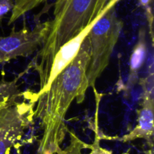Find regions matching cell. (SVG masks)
<instances>
[{"mask_svg":"<svg viewBox=\"0 0 154 154\" xmlns=\"http://www.w3.org/2000/svg\"><path fill=\"white\" fill-rule=\"evenodd\" d=\"M17 82V79L12 81H6L5 79L0 81V103L23 95L20 91Z\"/></svg>","mask_w":154,"mask_h":154,"instance_id":"9c48e42d","label":"cell"},{"mask_svg":"<svg viewBox=\"0 0 154 154\" xmlns=\"http://www.w3.org/2000/svg\"><path fill=\"white\" fill-rule=\"evenodd\" d=\"M23 95L0 103V154H7L33 123L36 93L26 91L20 102Z\"/></svg>","mask_w":154,"mask_h":154,"instance_id":"277c9868","label":"cell"},{"mask_svg":"<svg viewBox=\"0 0 154 154\" xmlns=\"http://www.w3.org/2000/svg\"><path fill=\"white\" fill-rule=\"evenodd\" d=\"M99 19L93 21L92 24L87 26L84 30H82L79 34H78L73 39L66 42L63 46H61V48L59 49V51H57V53L55 54L54 59H53L51 70H50L49 75H48V82H47L46 85L44 87V88L37 92L36 95H40L41 94L44 93L47 90H48L51 82L54 81V79L73 60V59L78 54L81 45L88 35L90 30Z\"/></svg>","mask_w":154,"mask_h":154,"instance_id":"52a82bcc","label":"cell"},{"mask_svg":"<svg viewBox=\"0 0 154 154\" xmlns=\"http://www.w3.org/2000/svg\"><path fill=\"white\" fill-rule=\"evenodd\" d=\"M90 42L85 38L76 57L56 77L48 90L37 95L34 118L40 119L43 135L38 154H63L61 148L69 128L66 117L86 76Z\"/></svg>","mask_w":154,"mask_h":154,"instance_id":"6da1fadb","label":"cell"},{"mask_svg":"<svg viewBox=\"0 0 154 154\" xmlns=\"http://www.w3.org/2000/svg\"><path fill=\"white\" fill-rule=\"evenodd\" d=\"M123 27V21L118 18L114 6L97 21L89 32L90 59L85 79L76 98L78 104L84 101L89 87L96 89V80L108 66Z\"/></svg>","mask_w":154,"mask_h":154,"instance_id":"3957f363","label":"cell"},{"mask_svg":"<svg viewBox=\"0 0 154 154\" xmlns=\"http://www.w3.org/2000/svg\"><path fill=\"white\" fill-rule=\"evenodd\" d=\"M14 7L12 0H0V18L8 13Z\"/></svg>","mask_w":154,"mask_h":154,"instance_id":"7c38bea8","label":"cell"},{"mask_svg":"<svg viewBox=\"0 0 154 154\" xmlns=\"http://www.w3.org/2000/svg\"><path fill=\"white\" fill-rule=\"evenodd\" d=\"M50 21L39 23L34 28L24 26L18 31L12 29L7 36H0V64L18 57H28L42 48L49 32Z\"/></svg>","mask_w":154,"mask_h":154,"instance_id":"5b68a950","label":"cell"},{"mask_svg":"<svg viewBox=\"0 0 154 154\" xmlns=\"http://www.w3.org/2000/svg\"><path fill=\"white\" fill-rule=\"evenodd\" d=\"M96 120H95V140L92 144H87L86 149H90V152L89 154H113L112 151L108 150L105 148L102 147L100 145L101 132L99 130V124H98V110H99V104L100 101L96 100ZM123 154H129V152H125Z\"/></svg>","mask_w":154,"mask_h":154,"instance_id":"30bf717a","label":"cell"},{"mask_svg":"<svg viewBox=\"0 0 154 154\" xmlns=\"http://www.w3.org/2000/svg\"><path fill=\"white\" fill-rule=\"evenodd\" d=\"M121 0H66L54 5V19L43 45L31 64L38 72L40 90L48 82L53 59L61 46L102 18Z\"/></svg>","mask_w":154,"mask_h":154,"instance_id":"7a4b0ae2","label":"cell"},{"mask_svg":"<svg viewBox=\"0 0 154 154\" xmlns=\"http://www.w3.org/2000/svg\"><path fill=\"white\" fill-rule=\"evenodd\" d=\"M147 54V45L146 41V32L141 28L138 33L137 43L134 46L129 62V74L127 85L132 88L138 79V74L145 62Z\"/></svg>","mask_w":154,"mask_h":154,"instance_id":"ba28073f","label":"cell"},{"mask_svg":"<svg viewBox=\"0 0 154 154\" xmlns=\"http://www.w3.org/2000/svg\"><path fill=\"white\" fill-rule=\"evenodd\" d=\"M153 69L150 70L148 76L140 79L144 92L141 108L138 110V124L129 133L121 137H106L101 133V139L117 140L120 141H132L137 139H144L153 148L154 134V98H153Z\"/></svg>","mask_w":154,"mask_h":154,"instance_id":"8992f818","label":"cell"},{"mask_svg":"<svg viewBox=\"0 0 154 154\" xmlns=\"http://www.w3.org/2000/svg\"><path fill=\"white\" fill-rule=\"evenodd\" d=\"M71 137V143L67 147L63 149V154H82V149H86L87 143H84L72 131L68 132Z\"/></svg>","mask_w":154,"mask_h":154,"instance_id":"8fae6325","label":"cell"}]
</instances>
